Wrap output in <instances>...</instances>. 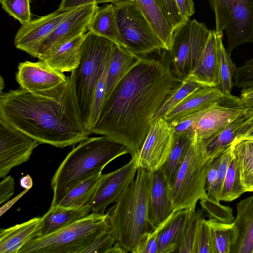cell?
<instances>
[{"mask_svg": "<svg viewBox=\"0 0 253 253\" xmlns=\"http://www.w3.org/2000/svg\"><path fill=\"white\" fill-rule=\"evenodd\" d=\"M115 243V240L110 230L97 238L86 249L85 253H107Z\"/></svg>", "mask_w": 253, "mask_h": 253, "instance_id": "46", "label": "cell"}, {"mask_svg": "<svg viewBox=\"0 0 253 253\" xmlns=\"http://www.w3.org/2000/svg\"><path fill=\"white\" fill-rule=\"evenodd\" d=\"M41 217L0 231V253H18L28 241L36 237Z\"/></svg>", "mask_w": 253, "mask_h": 253, "instance_id": "24", "label": "cell"}, {"mask_svg": "<svg viewBox=\"0 0 253 253\" xmlns=\"http://www.w3.org/2000/svg\"><path fill=\"white\" fill-rule=\"evenodd\" d=\"M232 152L239 169L246 192L253 191V139H235Z\"/></svg>", "mask_w": 253, "mask_h": 253, "instance_id": "28", "label": "cell"}, {"mask_svg": "<svg viewBox=\"0 0 253 253\" xmlns=\"http://www.w3.org/2000/svg\"><path fill=\"white\" fill-rule=\"evenodd\" d=\"M128 153L122 144L103 136L79 143L60 164L51 182L53 196L50 207L58 205L76 185L93 175L117 158Z\"/></svg>", "mask_w": 253, "mask_h": 253, "instance_id": "3", "label": "cell"}, {"mask_svg": "<svg viewBox=\"0 0 253 253\" xmlns=\"http://www.w3.org/2000/svg\"><path fill=\"white\" fill-rule=\"evenodd\" d=\"M214 159L207 153L202 139L195 134L190 148L169 188L173 211L196 209V204L207 196V174Z\"/></svg>", "mask_w": 253, "mask_h": 253, "instance_id": "7", "label": "cell"}, {"mask_svg": "<svg viewBox=\"0 0 253 253\" xmlns=\"http://www.w3.org/2000/svg\"><path fill=\"white\" fill-rule=\"evenodd\" d=\"M223 33L211 30L193 71L185 79L203 87H215L217 79L219 44L223 40Z\"/></svg>", "mask_w": 253, "mask_h": 253, "instance_id": "18", "label": "cell"}, {"mask_svg": "<svg viewBox=\"0 0 253 253\" xmlns=\"http://www.w3.org/2000/svg\"><path fill=\"white\" fill-rule=\"evenodd\" d=\"M163 222L143 237L135 253H158V236Z\"/></svg>", "mask_w": 253, "mask_h": 253, "instance_id": "45", "label": "cell"}, {"mask_svg": "<svg viewBox=\"0 0 253 253\" xmlns=\"http://www.w3.org/2000/svg\"><path fill=\"white\" fill-rule=\"evenodd\" d=\"M151 175L138 168L132 182L107 212L115 243L128 252L135 253L143 237L154 230L148 218Z\"/></svg>", "mask_w": 253, "mask_h": 253, "instance_id": "4", "label": "cell"}, {"mask_svg": "<svg viewBox=\"0 0 253 253\" xmlns=\"http://www.w3.org/2000/svg\"><path fill=\"white\" fill-rule=\"evenodd\" d=\"M241 98L223 94L213 106L199 112L195 126V134L207 138L225 127L246 111Z\"/></svg>", "mask_w": 253, "mask_h": 253, "instance_id": "16", "label": "cell"}, {"mask_svg": "<svg viewBox=\"0 0 253 253\" xmlns=\"http://www.w3.org/2000/svg\"><path fill=\"white\" fill-rule=\"evenodd\" d=\"M88 31L119 43V31L114 4L99 7L93 16Z\"/></svg>", "mask_w": 253, "mask_h": 253, "instance_id": "29", "label": "cell"}, {"mask_svg": "<svg viewBox=\"0 0 253 253\" xmlns=\"http://www.w3.org/2000/svg\"><path fill=\"white\" fill-rule=\"evenodd\" d=\"M210 228L213 253H230L237 237L234 223H225L210 218L206 220Z\"/></svg>", "mask_w": 253, "mask_h": 253, "instance_id": "33", "label": "cell"}, {"mask_svg": "<svg viewBox=\"0 0 253 253\" xmlns=\"http://www.w3.org/2000/svg\"><path fill=\"white\" fill-rule=\"evenodd\" d=\"M39 144L0 118V178L6 176L14 167L27 161Z\"/></svg>", "mask_w": 253, "mask_h": 253, "instance_id": "15", "label": "cell"}, {"mask_svg": "<svg viewBox=\"0 0 253 253\" xmlns=\"http://www.w3.org/2000/svg\"><path fill=\"white\" fill-rule=\"evenodd\" d=\"M215 16V31L227 37L231 54L238 46L253 43V0H209Z\"/></svg>", "mask_w": 253, "mask_h": 253, "instance_id": "10", "label": "cell"}, {"mask_svg": "<svg viewBox=\"0 0 253 253\" xmlns=\"http://www.w3.org/2000/svg\"><path fill=\"white\" fill-rule=\"evenodd\" d=\"M201 87L198 84L186 79L182 80L179 86L165 100L156 112L153 121L164 118L166 114L179 104L190 93Z\"/></svg>", "mask_w": 253, "mask_h": 253, "instance_id": "37", "label": "cell"}, {"mask_svg": "<svg viewBox=\"0 0 253 253\" xmlns=\"http://www.w3.org/2000/svg\"><path fill=\"white\" fill-rule=\"evenodd\" d=\"M203 211L198 209L191 210L184 226L180 242L175 253H194L197 230L202 219Z\"/></svg>", "mask_w": 253, "mask_h": 253, "instance_id": "36", "label": "cell"}, {"mask_svg": "<svg viewBox=\"0 0 253 253\" xmlns=\"http://www.w3.org/2000/svg\"><path fill=\"white\" fill-rule=\"evenodd\" d=\"M85 34L61 45L43 61L50 67L59 72H72L80 62L81 47Z\"/></svg>", "mask_w": 253, "mask_h": 253, "instance_id": "25", "label": "cell"}, {"mask_svg": "<svg viewBox=\"0 0 253 253\" xmlns=\"http://www.w3.org/2000/svg\"><path fill=\"white\" fill-rule=\"evenodd\" d=\"M128 252L121 245L115 243L107 253H125Z\"/></svg>", "mask_w": 253, "mask_h": 253, "instance_id": "56", "label": "cell"}, {"mask_svg": "<svg viewBox=\"0 0 253 253\" xmlns=\"http://www.w3.org/2000/svg\"><path fill=\"white\" fill-rule=\"evenodd\" d=\"M224 47L222 41L218 46L217 79L215 88L223 94H230L234 84L232 79L237 66Z\"/></svg>", "mask_w": 253, "mask_h": 253, "instance_id": "34", "label": "cell"}, {"mask_svg": "<svg viewBox=\"0 0 253 253\" xmlns=\"http://www.w3.org/2000/svg\"><path fill=\"white\" fill-rule=\"evenodd\" d=\"M74 9L58 8L51 13L22 25L14 38L15 47L33 57L40 43Z\"/></svg>", "mask_w": 253, "mask_h": 253, "instance_id": "17", "label": "cell"}, {"mask_svg": "<svg viewBox=\"0 0 253 253\" xmlns=\"http://www.w3.org/2000/svg\"><path fill=\"white\" fill-rule=\"evenodd\" d=\"M246 192L236 160L232 153L222 188L220 201L231 202Z\"/></svg>", "mask_w": 253, "mask_h": 253, "instance_id": "35", "label": "cell"}, {"mask_svg": "<svg viewBox=\"0 0 253 253\" xmlns=\"http://www.w3.org/2000/svg\"><path fill=\"white\" fill-rule=\"evenodd\" d=\"M29 189H25L24 191L18 194L11 200L7 202L0 208V216H1L6 211H7L16 202L18 201L24 195H25Z\"/></svg>", "mask_w": 253, "mask_h": 253, "instance_id": "54", "label": "cell"}, {"mask_svg": "<svg viewBox=\"0 0 253 253\" xmlns=\"http://www.w3.org/2000/svg\"><path fill=\"white\" fill-rule=\"evenodd\" d=\"M0 118L37 140L58 148L74 145L90 133L81 120L72 88L59 99L19 87L0 93Z\"/></svg>", "mask_w": 253, "mask_h": 253, "instance_id": "2", "label": "cell"}, {"mask_svg": "<svg viewBox=\"0 0 253 253\" xmlns=\"http://www.w3.org/2000/svg\"><path fill=\"white\" fill-rule=\"evenodd\" d=\"M232 156L231 145L224 150L220 154L217 176V191L219 200L223 182Z\"/></svg>", "mask_w": 253, "mask_h": 253, "instance_id": "47", "label": "cell"}, {"mask_svg": "<svg viewBox=\"0 0 253 253\" xmlns=\"http://www.w3.org/2000/svg\"><path fill=\"white\" fill-rule=\"evenodd\" d=\"M194 253H213L210 230L204 217L202 219L198 226Z\"/></svg>", "mask_w": 253, "mask_h": 253, "instance_id": "41", "label": "cell"}, {"mask_svg": "<svg viewBox=\"0 0 253 253\" xmlns=\"http://www.w3.org/2000/svg\"><path fill=\"white\" fill-rule=\"evenodd\" d=\"M180 15L185 19H189L195 13L193 0H175Z\"/></svg>", "mask_w": 253, "mask_h": 253, "instance_id": "50", "label": "cell"}, {"mask_svg": "<svg viewBox=\"0 0 253 253\" xmlns=\"http://www.w3.org/2000/svg\"><path fill=\"white\" fill-rule=\"evenodd\" d=\"M233 79L236 86L247 88L253 87V58L246 61L240 67H237Z\"/></svg>", "mask_w": 253, "mask_h": 253, "instance_id": "44", "label": "cell"}, {"mask_svg": "<svg viewBox=\"0 0 253 253\" xmlns=\"http://www.w3.org/2000/svg\"><path fill=\"white\" fill-rule=\"evenodd\" d=\"M98 8L95 2L74 9L40 43L33 57L43 60L61 45L86 33Z\"/></svg>", "mask_w": 253, "mask_h": 253, "instance_id": "12", "label": "cell"}, {"mask_svg": "<svg viewBox=\"0 0 253 253\" xmlns=\"http://www.w3.org/2000/svg\"><path fill=\"white\" fill-rule=\"evenodd\" d=\"M173 134V142L170 152L167 160L160 169L169 188L184 161L194 136L187 134Z\"/></svg>", "mask_w": 253, "mask_h": 253, "instance_id": "31", "label": "cell"}, {"mask_svg": "<svg viewBox=\"0 0 253 253\" xmlns=\"http://www.w3.org/2000/svg\"><path fill=\"white\" fill-rule=\"evenodd\" d=\"M182 81L172 70L169 51L140 57L104 100L92 133L123 145L135 157L156 112Z\"/></svg>", "mask_w": 253, "mask_h": 253, "instance_id": "1", "label": "cell"}, {"mask_svg": "<svg viewBox=\"0 0 253 253\" xmlns=\"http://www.w3.org/2000/svg\"><path fill=\"white\" fill-rule=\"evenodd\" d=\"M20 184L25 189H30L33 186V180L31 177L28 174L22 177L20 180Z\"/></svg>", "mask_w": 253, "mask_h": 253, "instance_id": "55", "label": "cell"}, {"mask_svg": "<svg viewBox=\"0 0 253 253\" xmlns=\"http://www.w3.org/2000/svg\"><path fill=\"white\" fill-rule=\"evenodd\" d=\"M124 0H96V2L98 3H106V2H111L112 3H116L117 2L124 1Z\"/></svg>", "mask_w": 253, "mask_h": 253, "instance_id": "57", "label": "cell"}, {"mask_svg": "<svg viewBox=\"0 0 253 253\" xmlns=\"http://www.w3.org/2000/svg\"><path fill=\"white\" fill-rule=\"evenodd\" d=\"M156 0L173 31L182 23L188 20L183 18L180 15L175 0Z\"/></svg>", "mask_w": 253, "mask_h": 253, "instance_id": "42", "label": "cell"}, {"mask_svg": "<svg viewBox=\"0 0 253 253\" xmlns=\"http://www.w3.org/2000/svg\"><path fill=\"white\" fill-rule=\"evenodd\" d=\"M200 204L203 210L211 219L225 223H231L235 219L231 208L211 201L208 196L200 200Z\"/></svg>", "mask_w": 253, "mask_h": 253, "instance_id": "39", "label": "cell"}, {"mask_svg": "<svg viewBox=\"0 0 253 253\" xmlns=\"http://www.w3.org/2000/svg\"><path fill=\"white\" fill-rule=\"evenodd\" d=\"M140 57L128 52L119 44H115L107 74L105 99Z\"/></svg>", "mask_w": 253, "mask_h": 253, "instance_id": "27", "label": "cell"}, {"mask_svg": "<svg viewBox=\"0 0 253 253\" xmlns=\"http://www.w3.org/2000/svg\"><path fill=\"white\" fill-rule=\"evenodd\" d=\"M237 237L230 253H253V195L237 204Z\"/></svg>", "mask_w": 253, "mask_h": 253, "instance_id": "21", "label": "cell"}, {"mask_svg": "<svg viewBox=\"0 0 253 253\" xmlns=\"http://www.w3.org/2000/svg\"><path fill=\"white\" fill-rule=\"evenodd\" d=\"M211 30L196 19H188L173 30L169 51L172 70L181 80L194 69Z\"/></svg>", "mask_w": 253, "mask_h": 253, "instance_id": "9", "label": "cell"}, {"mask_svg": "<svg viewBox=\"0 0 253 253\" xmlns=\"http://www.w3.org/2000/svg\"><path fill=\"white\" fill-rule=\"evenodd\" d=\"M2 8L24 25L31 20L29 0H0Z\"/></svg>", "mask_w": 253, "mask_h": 253, "instance_id": "40", "label": "cell"}, {"mask_svg": "<svg viewBox=\"0 0 253 253\" xmlns=\"http://www.w3.org/2000/svg\"><path fill=\"white\" fill-rule=\"evenodd\" d=\"M95 2H96V0H62L58 8L60 9H73Z\"/></svg>", "mask_w": 253, "mask_h": 253, "instance_id": "51", "label": "cell"}, {"mask_svg": "<svg viewBox=\"0 0 253 253\" xmlns=\"http://www.w3.org/2000/svg\"><path fill=\"white\" fill-rule=\"evenodd\" d=\"M221 153L214 158L210 165L207 176L206 185L208 198L217 203H219L220 201L217 191V176Z\"/></svg>", "mask_w": 253, "mask_h": 253, "instance_id": "43", "label": "cell"}, {"mask_svg": "<svg viewBox=\"0 0 253 253\" xmlns=\"http://www.w3.org/2000/svg\"><path fill=\"white\" fill-rule=\"evenodd\" d=\"M119 31L118 44L139 57L166 50L135 0L114 3Z\"/></svg>", "mask_w": 253, "mask_h": 253, "instance_id": "8", "label": "cell"}, {"mask_svg": "<svg viewBox=\"0 0 253 253\" xmlns=\"http://www.w3.org/2000/svg\"><path fill=\"white\" fill-rule=\"evenodd\" d=\"M15 182L10 175L5 176L0 183V204L7 201L14 192Z\"/></svg>", "mask_w": 253, "mask_h": 253, "instance_id": "49", "label": "cell"}, {"mask_svg": "<svg viewBox=\"0 0 253 253\" xmlns=\"http://www.w3.org/2000/svg\"><path fill=\"white\" fill-rule=\"evenodd\" d=\"M156 35L169 51L173 30L156 0H135Z\"/></svg>", "mask_w": 253, "mask_h": 253, "instance_id": "30", "label": "cell"}, {"mask_svg": "<svg viewBox=\"0 0 253 253\" xmlns=\"http://www.w3.org/2000/svg\"><path fill=\"white\" fill-rule=\"evenodd\" d=\"M138 169L135 158H131L119 169L102 174L95 193L87 204L91 212L105 215L107 207L116 203L132 182Z\"/></svg>", "mask_w": 253, "mask_h": 253, "instance_id": "14", "label": "cell"}, {"mask_svg": "<svg viewBox=\"0 0 253 253\" xmlns=\"http://www.w3.org/2000/svg\"><path fill=\"white\" fill-rule=\"evenodd\" d=\"M236 139H253V116L244 125Z\"/></svg>", "mask_w": 253, "mask_h": 253, "instance_id": "52", "label": "cell"}, {"mask_svg": "<svg viewBox=\"0 0 253 253\" xmlns=\"http://www.w3.org/2000/svg\"><path fill=\"white\" fill-rule=\"evenodd\" d=\"M223 95L215 87H201L188 95L164 118L173 126L184 118L213 106Z\"/></svg>", "mask_w": 253, "mask_h": 253, "instance_id": "19", "label": "cell"}, {"mask_svg": "<svg viewBox=\"0 0 253 253\" xmlns=\"http://www.w3.org/2000/svg\"><path fill=\"white\" fill-rule=\"evenodd\" d=\"M253 116V108L246 109L235 120L210 137L203 139L208 156L214 159L234 142L245 123Z\"/></svg>", "mask_w": 253, "mask_h": 253, "instance_id": "23", "label": "cell"}, {"mask_svg": "<svg viewBox=\"0 0 253 253\" xmlns=\"http://www.w3.org/2000/svg\"><path fill=\"white\" fill-rule=\"evenodd\" d=\"M110 230L107 213H93L45 236L26 243L18 253H85L99 237Z\"/></svg>", "mask_w": 253, "mask_h": 253, "instance_id": "6", "label": "cell"}, {"mask_svg": "<svg viewBox=\"0 0 253 253\" xmlns=\"http://www.w3.org/2000/svg\"><path fill=\"white\" fill-rule=\"evenodd\" d=\"M91 208L86 205L78 209H69L58 206L50 207L42 217L35 238L45 236L57 231L88 215Z\"/></svg>", "mask_w": 253, "mask_h": 253, "instance_id": "22", "label": "cell"}, {"mask_svg": "<svg viewBox=\"0 0 253 253\" xmlns=\"http://www.w3.org/2000/svg\"><path fill=\"white\" fill-rule=\"evenodd\" d=\"M101 174L93 175L78 184L63 197L57 206L78 209L87 205L95 193Z\"/></svg>", "mask_w": 253, "mask_h": 253, "instance_id": "32", "label": "cell"}, {"mask_svg": "<svg viewBox=\"0 0 253 253\" xmlns=\"http://www.w3.org/2000/svg\"><path fill=\"white\" fill-rule=\"evenodd\" d=\"M16 80L21 88L35 95L55 99L62 98L70 84V76L51 68L41 60L20 63Z\"/></svg>", "mask_w": 253, "mask_h": 253, "instance_id": "11", "label": "cell"}, {"mask_svg": "<svg viewBox=\"0 0 253 253\" xmlns=\"http://www.w3.org/2000/svg\"><path fill=\"white\" fill-rule=\"evenodd\" d=\"M241 99L247 109L253 108V87L242 88Z\"/></svg>", "mask_w": 253, "mask_h": 253, "instance_id": "53", "label": "cell"}, {"mask_svg": "<svg viewBox=\"0 0 253 253\" xmlns=\"http://www.w3.org/2000/svg\"><path fill=\"white\" fill-rule=\"evenodd\" d=\"M173 129L164 118L153 121L136 159L138 168L150 172L160 169L167 160L173 142Z\"/></svg>", "mask_w": 253, "mask_h": 253, "instance_id": "13", "label": "cell"}, {"mask_svg": "<svg viewBox=\"0 0 253 253\" xmlns=\"http://www.w3.org/2000/svg\"><path fill=\"white\" fill-rule=\"evenodd\" d=\"M191 210L173 211L163 222L158 236V253H175Z\"/></svg>", "mask_w": 253, "mask_h": 253, "instance_id": "26", "label": "cell"}, {"mask_svg": "<svg viewBox=\"0 0 253 253\" xmlns=\"http://www.w3.org/2000/svg\"><path fill=\"white\" fill-rule=\"evenodd\" d=\"M111 56L112 54L107 62L93 94L88 127V131L90 134L92 133V130L97 120L105 100L106 77Z\"/></svg>", "mask_w": 253, "mask_h": 253, "instance_id": "38", "label": "cell"}, {"mask_svg": "<svg viewBox=\"0 0 253 253\" xmlns=\"http://www.w3.org/2000/svg\"><path fill=\"white\" fill-rule=\"evenodd\" d=\"M115 44L87 32L82 45L80 62L70 76L80 117L87 131L94 90Z\"/></svg>", "mask_w": 253, "mask_h": 253, "instance_id": "5", "label": "cell"}, {"mask_svg": "<svg viewBox=\"0 0 253 253\" xmlns=\"http://www.w3.org/2000/svg\"><path fill=\"white\" fill-rule=\"evenodd\" d=\"M173 212L169 186L160 169L152 172L148 201V218L154 229Z\"/></svg>", "mask_w": 253, "mask_h": 253, "instance_id": "20", "label": "cell"}, {"mask_svg": "<svg viewBox=\"0 0 253 253\" xmlns=\"http://www.w3.org/2000/svg\"><path fill=\"white\" fill-rule=\"evenodd\" d=\"M199 112L188 116L173 126L174 134H187L191 136L195 135V126L198 118Z\"/></svg>", "mask_w": 253, "mask_h": 253, "instance_id": "48", "label": "cell"}, {"mask_svg": "<svg viewBox=\"0 0 253 253\" xmlns=\"http://www.w3.org/2000/svg\"><path fill=\"white\" fill-rule=\"evenodd\" d=\"M0 93H1L2 92V88L4 87V82L3 81V79L1 77V76L0 77Z\"/></svg>", "mask_w": 253, "mask_h": 253, "instance_id": "58", "label": "cell"}]
</instances>
